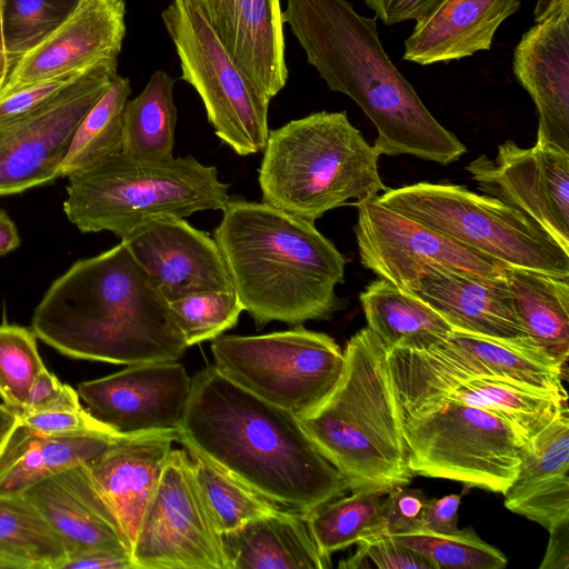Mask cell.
I'll use <instances>...</instances> for the list:
<instances>
[{"label":"cell","mask_w":569,"mask_h":569,"mask_svg":"<svg viewBox=\"0 0 569 569\" xmlns=\"http://www.w3.org/2000/svg\"><path fill=\"white\" fill-rule=\"evenodd\" d=\"M177 441L290 512L308 516L349 491L295 415L241 388L216 366L191 378Z\"/></svg>","instance_id":"obj_1"},{"label":"cell","mask_w":569,"mask_h":569,"mask_svg":"<svg viewBox=\"0 0 569 569\" xmlns=\"http://www.w3.org/2000/svg\"><path fill=\"white\" fill-rule=\"evenodd\" d=\"M31 330L64 356L113 365L176 361L188 348L169 302L123 241L56 279Z\"/></svg>","instance_id":"obj_2"},{"label":"cell","mask_w":569,"mask_h":569,"mask_svg":"<svg viewBox=\"0 0 569 569\" xmlns=\"http://www.w3.org/2000/svg\"><path fill=\"white\" fill-rule=\"evenodd\" d=\"M282 20L329 89L351 98L376 126L380 156L447 166L467 152L389 59L376 18L361 16L347 0H287Z\"/></svg>","instance_id":"obj_3"},{"label":"cell","mask_w":569,"mask_h":569,"mask_svg":"<svg viewBox=\"0 0 569 569\" xmlns=\"http://www.w3.org/2000/svg\"><path fill=\"white\" fill-rule=\"evenodd\" d=\"M213 239L258 328L329 320L341 308L336 287L345 282L346 259L315 221L263 201L230 198Z\"/></svg>","instance_id":"obj_4"},{"label":"cell","mask_w":569,"mask_h":569,"mask_svg":"<svg viewBox=\"0 0 569 569\" xmlns=\"http://www.w3.org/2000/svg\"><path fill=\"white\" fill-rule=\"evenodd\" d=\"M343 366L329 395L298 418L318 450L338 469L349 491L408 486L402 417L387 350L368 328L347 342Z\"/></svg>","instance_id":"obj_5"},{"label":"cell","mask_w":569,"mask_h":569,"mask_svg":"<svg viewBox=\"0 0 569 569\" xmlns=\"http://www.w3.org/2000/svg\"><path fill=\"white\" fill-rule=\"evenodd\" d=\"M262 151L263 202L306 220L388 189L378 171L379 151L346 111H319L270 130Z\"/></svg>","instance_id":"obj_6"},{"label":"cell","mask_w":569,"mask_h":569,"mask_svg":"<svg viewBox=\"0 0 569 569\" xmlns=\"http://www.w3.org/2000/svg\"><path fill=\"white\" fill-rule=\"evenodd\" d=\"M68 179L69 221L82 232L110 231L120 240L150 219L222 210L230 199L217 168L192 156L141 162L118 152Z\"/></svg>","instance_id":"obj_7"},{"label":"cell","mask_w":569,"mask_h":569,"mask_svg":"<svg viewBox=\"0 0 569 569\" xmlns=\"http://www.w3.org/2000/svg\"><path fill=\"white\" fill-rule=\"evenodd\" d=\"M378 202L511 268L569 278V252L520 211L465 186L417 182Z\"/></svg>","instance_id":"obj_8"},{"label":"cell","mask_w":569,"mask_h":569,"mask_svg":"<svg viewBox=\"0 0 569 569\" xmlns=\"http://www.w3.org/2000/svg\"><path fill=\"white\" fill-rule=\"evenodd\" d=\"M401 417L413 476L442 478L502 495L515 479L522 440L501 417L448 400Z\"/></svg>","instance_id":"obj_9"},{"label":"cell","mask_w":569,"mask_h":569,"mask_svg":"<svg viewBox=\"0 0 569 569\" xmlns=\"http://www.w3.org/2000/svg\"><path fill=\"white\" fill-rule=\"evenodd\" d=\"M211 352L223 376L297 418L329 395L345 359L333 338L302 325L259 336H220Z\"/></svg>","instance_id":"obj_10"},{"label":"cell","mask_w":569,"mask_h":569,"mask_svg":"<svg viewBox=\"0 0 569 569\" xmlns=\"http://www.w3.org/2000/svg\"><path fill=\"white\" fill-rule=\"evenodd\" d=\"M161 17L181 77L200 96L216 136L238 156L262 151L271 99L236 64L192 0H171Z\"/></svg>","instance_id":"obj_11"},{"label":"cell","mask_w":569,"mask_h":569,"mask_svg":"<svg viewBox=\"0 0 569 569\" xmlns=\"http://www.w3.org/2000/svg\"><path fill=\"white\" fill-rule=\"evenodd\" d=\"M387 362L400 411L457 381L481 377L509 379L568 399L565 369L532 345L453 330L425 351L392 349Z\"/></svg>","instance_id":"obj_12"},{"label":"cell","mask_w":569,"mask_h":569,"mask_svg":"<svg viewBox=\"0 0 569 569\" xmlns=\"http://www.w3.org/2000/svg\"><path fill=\"white\" fill-rule=\"evenodd\" d=\"M131 558L136 569H228L222 535L201 498L188 450L171 449Z\"/></svg>","instance_id":"obj_13"},{"label":"cell","mask_w":569,"mask_h":569,"mask_svg":"<svg viewBox=\"0 0 569 569\" xmlns=\"http://www.w3.org/2000/svg\"><path fill=\"white\" fill-rule=\"evenodd\" d=\"M118 58L92 66L43 106L0 124V196L58 178L72 137L117 73Z\"/></svg>","instance_id":"obj_14"},{"label":"cell","mask_w":569,"mask_h":569,"mask_svg":"<svg viewBox=\"0 0 569 569\" xmlns=\"http://www.w3.org/2000/svg\"><path fill=\"white\" fill-rule=\"evenodd\" d=\"M353 204L358 209L355 233L361 264L405 291L409 292L431 266L506 277V266L385 207L376 197Z\"/></svg>","instance_id":"obj_15"},{"label":"cell","mask_w":569,"mask_h":569,"mask_svg":"<svg viewBox=\"0 0 569 569\" xmlns=\"http://www.w3.org/2000/svg\"><path fill=\"white\" fill-rule=\"evenodd\" d=\"M466 170L485 194L520 211L569 252V153L511 140L490 159L481 154Z\"/></svg>","instance_id":"obj_16"},{"label":"cell","mask_w":569,"mask_h":569,"mask_svg":"<svg viewBox=\"0 0 569 569\" xmlns=\"http://www.w3.org/2000/svg\"><path fill=\"white\" fill-rule=\"evenodd\" d=\"M190 390L191 378L177 360L130 365L77 387L90 416L123 437L178 431Z\"/></svg>","instance_id":"obj_17"},{"label":"cell","mask_w":569,"mask_h":569,"mask_svg":"<svg viewBox=\"0 0 569 569\" xmlns=\"http://www.w3.org/2000/svg\"><path fill=\"white\" fill-rule=\"evenodd\" d=\"M168 301L202 291H234L213 238L183 218L150 219L123 240Z\"/></svg>","instance_id":"obj_18"},{"label":"cell","mask_w":569,"mask_h":569,"mask_svg":"<svg viewBox=\"0 0 569 569\" xmlns=\"http://www.w3.org/2000/svg\"><path fill=\"white\" fill-rule=\"evenodd\" d=\"M124 0H80L72 13L10 69L0 96L38 80L117 59L126 34Z\"/></svg>","instance_id":"obj_19"},{"label":"cell","mask_w":569,"mask_h":569,"mask_svg":"<svg viewBox=\"0 0 569 569\" xmlns=\"http://www.w3.org/2000/svg\"><path fill=\"white\" fill-rule=\"evenodd\" d=\"M535 22L515 49L513 73L539 114L536 143L569 153V9Z\"/></svg>","instance_id":"obj_20"},{"label":"cell","mask_w":569,"mask_h":569,"mask_svg":"<svg viewBox=\"0 0 569 569\" xmlns=\"http://www.w3.org/2000/svg\"><path fill=\"white\" fill-rule=\"evenodd\" d=\"M232 60L272 99L288 80L280 0H192Z\"/></svg>","instance_id":"obj_21"},{"label":"cell","mask_w":569,"mask_h":569,"mask_svg":"<svg viewBox=\"0 0 569 569\" xmlns=\"http://www.w3.org/2000/svg\"><path fill=\"white\" fill-rule=\"evenodd\" d=\"M409 292L431 306L453 330L536 346L515 311L506 277L431 266Z\"/></svg>","instance_id":"obj_22"},{"label":"cell","mask_w":569,"mask_h":569,"mask_svg":"<svg viewBox=\"0 0 569 569\" xmlns=\"http://www.w3.org/2000/svg\"><path fill=\"white\" fill-rule=\"evenodd\" d=\"M21 496L60 538L67 557L92 549L130 551L117 518L86 465L42 480Z\"/></svg>","instance_id":"obj_23"},{"label":"cell","mask_w":569,"mask_h":569,"mask_svg":"<svg viewBox=\"0 0 569 569\" xmlns=\"http://www.w3.org/2000/svg\"><path fill=\"white\" fill-rule=\"evenodd\" d=\"M505 507L546 528L569 519V417L560 411L519 448V468Z\"/></svg>","instance_id":"obj_24"},{"label":"cell","mask_w":569,"mask_h":569,"mask_svg":"<svg viewBox=\"0 0 569 569\" xmlns=\"http://www.w3.org/2000/svg\"><path fill=\"white\" fill-rule=\"evenodd\" d=\"M178 431L124 439L88 465L89 473L112 510L129 546H133L144 511L177 441Z\"/></svg>","instance_id":"obj_25"},{"label":"cell","mask_w":569,"mask_h":569,"mask_svg":"<svg viewBox=\"0 0 569 569\" xmlns=\"http://www.w3.org/2000/svg\"><path fill=\"white\" fill-rule=\"evenodd\" d=\"M521 0H440L405 40L403 60L429 66L489 50Z\"/></svg>","instance_id":"obj_26"},{"label":"cell","mask_w":569,"mask_h":569,"mask_svg":"<svg viewBox=\"0 0 569 569\" xmlns=\"http://www.w3.org/2000/svg\"><path fill=\"white\" fill-rule=\"evenodd\" d=\"M127 438L112 432L41 433L18 419L0 442V496H21L59 472L88 466Z\"/></svg>","instance_id":"obj_27"},{"label":"cell","mask_w":569,"mask_h":569,"mask_svg":"<svg viewBox=\"0 0 569 569\" xmlns=\"http://www.w3.org/2000/svg\"><path fill=\"white\" fill-rule=\"evenodd\" d=\"M228 569H327L305 515L279 510L222 535Z\"/></svg>","instance_id":"obj_28"},{"label":"cell","mask_w":569,"mask_h":569,"mask_svg":"<svg viewBox=\"0 0 569 569\" xmlns=\"http://www.w3.org/2000/svg\"><path fill=\"white\" fill-rule=\"evenodd\" d=\"M368 328L385 349L428 350L453 331L426 301L391 282H370L359 295Z\"/></svg>","instance_id":"obj_29"},{"label":"cell","mask_w":569,"mask_h":569,"mask_svg":"<svg viewBox=\"0 0 569 569\" xmlns=\"http://www.w3.org/2000/svg\"><path fill=\"white\" fill-rule=\"evenodd\" d=\"M441 400L461 402L501 417L512 426L522 443L568 408L567 398L555 393L505 378L481 377L457 381L441 392L401 411V416Z\"/></svg>","instance_id":"obj_30"},{"label":"cell","mask_w":569,"mask_h":569,"mask_svg":"<svg viewBox=\"0 0 569 569\" xmlns=\"http://www.w3.org/2000/svg\"><path fill=\"white\" fill-rule=\"evenodd\" d=\"M506 279L529 338L565 369L569 356V278L507 267Z\"/></svg>","instance_id":"obj_31"},{"label":"cell","mask_w":569,"mask_h":569,"mask_svg":"<svg viewBox=\"0 0 569 569\" xmlns=\"http://www.w3.org/2000/svg\"><path fill=\"white\" fill-rule=\"evenodd\" d=\"M174 80L156 70L142 92L128 100L122 117V151L141 162L173 157L177 108Z\"/></svg>","instance_id":"obj_32"},{"label":"cell","mask_w":569,"mask_h":569,"mask_svg":"<svg viewBox=\"0 0 569 569\" xmlns=\"http://www.w3.org/2000/svg\"><path fill=\"white\" fill-rule=\"evenodd\" d=\"M130 94V80L117 74L78 126L58 177L87 170L122 151V117Z\"/></svg>","instance_id":"obj_33"},{"label":"cell","mask_w":569,"mask_h":569,"mask_svg":"<svg viewBox=\"0 0 569 569\" xmlns=\"http://www.w3.org/2000/svg\"><path fill=\"white\" fill-rule=\"evenodd\" d=\"M387 492L355 491L350 496L333 499L306 516L320 550L331 556L363 539L386 533Z\"/></svg>","instance_id":"obj_34"},{"label":"cell","mask_w":569,"mask_h":569,"mask_svg":"<svg viewBox=\"0 0 569 569\" xmlns=\"http://www.w3.org/2000/svg\"><path fill=\"white\" fill-rule=\"evenodd\" d=\"M188 452L201 498L221 535L236 530L258 517L283 510L203 457L192 451Z\"/></svg>","instance_id":"obj_35"},{"label":"cell","mask_w":569,"mask_h":569,"mask_svg":"<svg viewBox=\"0 0 569 569\" xmlns=\"http://www.w3.org/2000/svg\"><path fill=\"white\" fill-rule=\"evenodd\" d=\"M0 546L33 569H60L67 558L60 538L23 496H0Z\"/></svg>","instance_id":"obj_36"},{"label":"cell","mask_w":569,"mask_h":569,"mask_svg":"<svg viewBox=\"0 0 569 569\" xmlns=\"http://www.w3.org/2000/svg\"><path fill=\"white\" fill-rule=\"evenodd\" d=\"M390 536L428 558L436 569H501L508 563L506 556L471 527L450 535L416 530Z\"/></svg>","instance_id":"obj_37"},{"label":"cell","mask_w":569,"mask_h":569,"mask_svg":"<svg viewBox=\"0 0 569 569\" xmlns=\"http://www.w3.org/2000/svg\"><path fill=\"white\" fill-rule=\"evenodd\" d=\"M79 1L1 0L3 42L10 67L48 38Z\"/></svg>","instance_id":"obj_38"},{"label":"cell","mask_w":569,"mask_h":569,"mask_svg":"<svg viewBox=\"0 0 569 569\" xmlns=\"http://www.w3.org/2000/svg\"><path fill=\"white\" fill-rule=\"evenodd\" d=\"M44 367L32 330L0 325V397L18 418L24 412L33 379Z\"/></svg>","instance_id":"obj_39"},{"label":"cell","mask_w":569,"mask_h":569,"mask_svg":"<svg viewBox=\"0 0 569 569\" xmlns=\"http://www.w3.org/2000/svg\"><path fill=\"white\" fill-rule=\"evenodd\" d=\"M187 347L233 328L243 307L234 291H202L169 302Z\"/></svg>","instance_id":"obj_40"},{"label":"cell","mask_w":569,"mask_h":569,"mask_svg":"<svg viewBox=\"0 0 569 569\" xmlns=\"http://www.w3.org/2000/svg\"><path fill=\"white\" fill-rule=\"evenodd\" d=\"M340 568L436 569L413 549L398 543L390 535H378L357 543V551Z\"/></svg>","instance_id":"obj_41"},{"label":"cell","mask_w":569,"mask_h":569,"mask_svg":"<svg viewBox=\"0 0 569 569\" xmlns=\"http://www.w3.org/2000/svg\"><path fill=\"white\" fill-rule=\"evenodd\" d=\"M91 67L38 80L0 96V124L49 102L76 82Z\"/></svg>","instance_id":"obj_42"},{"label":"cell","mask_w":569,"mask_h":569,"mask_svg":"<svg viewBox=\"0 0 569 569\" xmlns=\"http://www.w3.org/2000/svg\"><path fill=\"white\" fill-rule=\"evenodd\" d=\"M427 497L420 489L396 487L386 493V533L398 535L421 529Z\"/></svg>","instance_id":"obj_43"},{"label":"cell","mask_w":569,"mask_h":569,"mask_svg":"<svg viewBox=\"0 0 569 569\" xmlns=\"http://www.w3.org/2000/svg\"><path fill=\"white\" fill-rule=\"evenodd\" d=\"M19 420L30 429L48 435L111 432L93 419L84 407L73 410L31 412L19 417Z\"/></svg>","instance_id":"obj_44"},{"label":"cell","mask_w":569,"mask_h":569,"mask_svg":"<svg viewBox=\"0 0 569 569\" xmlns=\"http://www.w3.org/2000/svg\"><path fill=\"white\" fill-rule=\"evenodd\" d=\"M386 26L426 17L440 0H363Z\"/></svg>","instance_id":"obj_45"},{"label":"cell","mask_w":569,"mask_h":569,"mask_svg":"<svg viewBox=\"0 0 569 569\" xmlns=\"http://www.w3.org/2000/svg\"><path fill=\"white\" fill-rule=\"evenodd\" d=\"M460 495H447L441 498L428 499L420 530L433 533L450 535L458 530V508Z\"/></svg>","instance_id":"obj_46"},{"label":"cell","mask_w":569,"mask_h":569,"mask_svg":"<svg viewBox=\"0 0 569 569\" xmlns=\"http://www.w3.org/2000/svg\"><path fill=\"white\" fill-rule=\"evenodd\" d=\"M60 569H136L124 549H92L66 558Z\"/></svg>","instance_id":"obj_47"},{"label":"cell","mask_w":569,"mask_h":569,"mask_svg":"<svg viewBox=\"0 0 569 569\" xmlns=\"http://www.w3.org/2000/svg\"><path fill=\"white\" fill-rule=\"evenodd\" d=\"M550 532L546 555L540 569L569 568V519H565L548 530Z\"/></svg>","instance_id":"obj_48"},{"label":"cell","mask_w":569,"mask_h":569,"mask_svg":"<svg viewBox=\"0 0 569 569\" xmlns=\"http://www.w3.org/2000/svg\"><path fill=\"white\" fill-rule=\"evenodd\" d=\"M58 378L46 367L38 372L30 387L29 397L23 415L30 413L47 403L61 389ZM22 415V416H23Z\"/></svg>","instance_id":"obj_49"},{"label":"cell","mask_w":569,"mask_h":569,"mask_svg":"<svg viewBox=\"0 0 569 569\" xmlns=\"http://www.w3.org/2000/svg\"><path fill=\"white\" fill-rule=\"evenodd\" d=\"M20 243V238L13 221L6 211L0 210V256H3Z\"/></svg>","instance_id":"obj_50"},{"label":"cell","mask_w":569,"mask_h":569,"mask_svg":"<svg viewBox=\"0 0 569 569\" xmlns=\"http://www.w3.org/2000/svg\"><path fill=\"white\" fill-rule=\"evenodd\" d=\"M0 569H33L31 563L0 546Z\"/></svg>","instance_id":"obj_51"},{"label":"cell","mask_w":569,"mask_h":569,"mask_svg":"<svg viewBox=\"0 0 569 569\" xmlns=\"http://www.w3.org/2000/svg\"><path fill=\"white\" fill-rule=\"evenodd\" d=\"M18 416L0 403V442L6 438L9 431L18 421Z\"/></svg>","instance_id":"obj_52"},{"label":"cell","mask_w":569,"mask_h":569,"mask_svg":"<svg viewBox=\"0 0 569 569\" xmlns=\"http://www.w3.org/2000/svg\"><path fill=\"white\" fill-rule=\"evenodd\" d=\"M10 63L6 53L3 32H2V14L0 0V91L2 90L10 71Z\"/></svg>","instance_id":"obj_53"}]
</instances>
